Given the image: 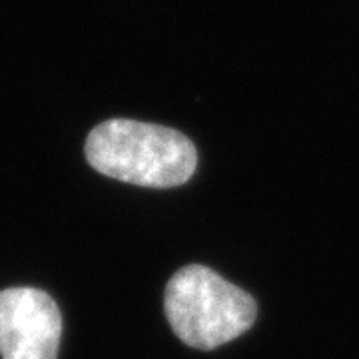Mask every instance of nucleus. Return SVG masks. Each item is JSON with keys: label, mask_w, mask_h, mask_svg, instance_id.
Returning a JSON list of instances; mask_svg holds the SVG:
<instances>
[{"label": "nucleus", "mask_w": 359, "mask_h": 359, "mask_svg": "<svg viewBox=\"0 0 359 359\" xmlns=\"http://www.w3.org/2000/svg\"><path fill=\"white\" fill-rule=\"evenodd\" d=\"M60 334V309L50 295L34 287L0 292L2 359H56Z\"/></svg>", "instance_id": "3"}, {"label": "nucleus", "mask_w": 359, "mask_h": 359, "mask_svg": "<svg viewBox=\"0 0 359 359\" xmlns=\"http://www.w3.org/2000/svg\"><path fill=\"white\" fill-rule=\"evenodd\" d=\"M90 166L108 178L144 188H176L192 178L198 152L178 130L114 118L90 132Z\"/></svg>", "instance_id": "1"}, {"label": "nucleus", "mask_w": 359, "mask_h": 359, "mask_svg": "<svg viewBox=\"0 0 359 359\" xmlns=\"http://www.w3.org/2000/svg\"><path fill=\"white\" fill-rule=\"evenodd\" d=\"M164 309L186 346L210 351L244 335L256 321V299L205 266L178 269L166 285Z\"/></svg>", "instance_id": "2"}]
</instances>
